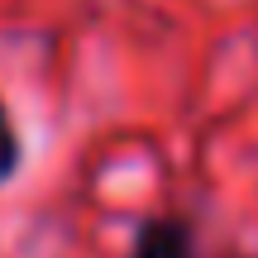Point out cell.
<instances>
[{
	"label": "cell",
	"mask_w": 258,
	"mask_h": 258,
	"mask_svg": "<svg viewBox=\"0 0 258 258\" xmlns=\"http://www.w3.org/2000/svg\"><path fill=\"white\" fill-rule=\"evenodd\" d=\"M129 258H196V230L186 215H153L134 230Z\"/></svg>",
	"instance_id": "cell-1"
},
{
	"label": "cell",
	"mask_w": 258,
	"mask_h": 258,
	"mask_svg": "<svg viewBox=\"0 0 258 258\" xmlns=\"http://www.w3.org/2000/svg\"><path fill=\"white\" fill-rule=\"evenodd\" d=\"M19 163H24V144H19V129H15V120H10L5 101H0V186L19 172Z\"/></svg>",
	"instance_id": "cell-2"
}]
</instances>
